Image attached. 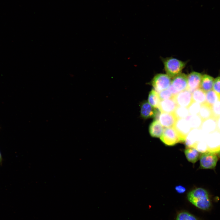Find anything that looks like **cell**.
Instances as JSON below:
<instances>
[{
  "mask_svg": "<svg viewBox=\"0 0 220 220\" xmlns=\"http://www.w3.org/2000/svg\"><path fill=\"white\" fill-rule=\"evenodd\" d=\"M187 198L193 205L201 210H207L211 207L208 193L203 188H197L190 191L187 194Z\"/></svg>",
  "mask_w": 220,
  "mask_h": 220,
  "instance_id": "1",
  "label": "cell"
},
{
  "mask_svg": "<svg viewBox=\"0 0 220 220\" xmlns=\"http://www.w3.org/2000/svg\"><path fill=\"white\" fill-rule=\"evenodd\" d=\"M166 74L170 78H174L181 73L186 63L173 57H167L162 60Z\"/></svg>",
  "mask_w": 220,
  "mask_h": 220,
  "instance_id": "2",
  "label": "cell"
},
{
  "mask_svg": "<svg viewBox=\"0 0 220 220\" xmlns=\"http://www.w3.org/2000/svg\"><path fill=\"white\" fill-rule=\"evenodd\" d=\"M168 89L174 96L188 89L187 75L184 73H181L173 78Z\"/></svg>",
  "mask_w": 220,
  "mask_h": 220,
  "instance_id": "3",
  "label": "cell"
},
{
  "mask_svg": "<svg viewBox=\"0 0 220 220\" xmlns=\"http://www.w3.org/2000/svg\"><path fill=\"white\" fill-rule=\"evenodd\" d=\"M160 138L164 144L168 146H173L178 143L183 142L173 127L165 128Z\"/></svg>",
  "mask_w": 220,
  "mask_h": 220,
  "instance_id": "4",
  "label": "cell"
},
{
  "mask_svg": "<svg viewBox=\"0 0 220 220\" xmlns=\"http://www.w3.org/2000/svg\"><path fill=\"white\" fill-rule=\"evenodd\" d=\"M171 78L167 74H156L152 79L151 84L157 92L168 89L171 83Z\"/></svg>",
  "mask_w": 220,
  "mask_h": 220,
  "instance_id": "5",
  "label": "cell"
},
{
  "mask_svg": "<svg viewBox=\"0 0 220 220\" xmlns=\"http://www.w3.org/2000/svg\"><path fill=\"white\" fill-rule=\"evenodd\" d=\"M199 159L200 167L203 169H214L218 160L216 154L210 152L200 154Z\"/></svg>",
  "mask_w": 220,
  "mask_h": 220,
  "instance_id": "6",
  "label": "cell"
},
{
  "mask_svg": "<svg viewBox=\"0 0 220 220\" xmlns=\"http://www.w3.org/2000/svg\"><path fill=\"white\" fill-rule=\"evenodd\" d=\"M173 127L183 142L192 129L186 119H177Z\"/></svg>",
  "mask_w": 220,
  "mask_h": 220,
  "instance_id": "7",
  "label": "cell"
},
{
  "mask_svg": "<svg viewBox=\"0 0 220 220\" xmlns=\"http://www.w3.org/2000/svg\"><path fill=\"white\" fill-rule=\"evenodd\" d=\"M173 98L178 106L188 108L193 102L192 92L188 89L174 95Z\"/></svg>",
  "mask_w": 220,
  "mask_h": 220,
  "instance_id": "8",
  "label": "cell"
},
{
  "mask_svg": "<svg viewBox=\"0 0 220 220\" xmlns=\"http://www.w3.org/2000/svg\"><path fill=\"white\" fill-rule=\"evenodd\" d=\"M203 75L200 73L193 72L187 75L188 89L192 92L200 88Z\"/></svg>",
  "mask_w": 220,
  "mask_h": 220,
  "instance_id": "9",
  "label": "cell"
},
{
  "mask_svg": "<svg viewBox=\"0 0 220 220\" xmlns=\"http://www.w3.org/2000/svg\"><path fill=\"white\" fill-rule=\"evenodd\" d=\"M140 112L141 117L144 119L155 117L158 112L156 108L146 101L141 103Z\"/></svg>",
  "mask_w": 220,
  "mask_h": 220,
  "instance_id": "10",
  "label": "cell"
},
{
  "mask_svg": "<svg viewBox=\"0 0 220 220\" xmlns=\"http://www.w3.org/2000/svg\"><path fill=\"white\" fill-rule=\"evenodd\" d=\"M161 112L158 120L161 124L165 128L173 127L177 119L174 113Z\"/></svg>",
  "mask_w": 220,
  "mask_h": 220,
  "instance_id": "11",
  "label": "cell"
},
{
  "mask_svg": "<svg viewBox=\"0 0 220 220\" xmlns=\"http://www.w3.org/2000/svg\"><path fill=\"white\" fill-rule=\"evenodd\" d=\"M178 105L173 98L160 101L158 108L161 112L173 113Z\"/></svg>",
  "mask_w": 220,
  "mask_h": 220,
  "instance_id": "12",
  "label": "cell"
},
{
  "mask_svg": "<svg viewBox=\"0 0 220 220\" xmlns=\"http://www.w3.org/2000/svg\"><path fill=\"white\" fill-rule=\"evenodd\" d=\"M200 129L205 134H209L216 131V119L212 117L203 121Z\"/></svg>",
  "mask_w": 220,
  "mask_h": 220,
  "instance_id": "13",
  "label": "cell"
},
{
  "mask_svg": "<svg viewBox=\"0 0 220 220\" xmlns=\"http://www.w3.org/2000/svg\"><path fill=\"white\" fill-rule=\"evenodd\" d=\"M164 129L158 120H155L149 125V133L152 137L160 138L163 134Z\"/></svg>",
  "mask_w": 220,
  "mask_h": 220,
  "instance_id": "14",
  "label": "cell"
},
{
  "mask_svg": "<svg viewBox=\"0 0 220 220\" xmlns=\"http://www.w3.org/2000/svg\"><path fill=\"white\" fill-rule=\"evenodd\" d=\"M184 153L187 160L194 163L200 158V152L194 147L187 146L184 150Z\"/></svg>",
  "mask_w": 220,
  "mask_h": 220,
  "instance_id": "15",
  "label": "cell"
},
{
  "mask_svg": "<svg viewBox=\"0 0 220 220\" xmlns=\"http://www.w3.org/2000/svg\"><path fill=\"white\" fill-rule=\"evenodd\" d=\"M214 79L207 74L203 75L200 88L206 92L212 90Z\"/></svg>",
  "mask_w": 220,
  "mask_h": 220,
  "instance_id": "16",
  "label": "cell"
},
{
  "mask_svg": "<svg viewBox=\"0 0 220 220\" xmlns=\"http://www.w3.org/2000/svg\"><path fill=\"white\" fill-rule=\"evenodd\" d=\"M198 115L203 121L212 117L211 106L206 102L201 104Z\"/></svg>",
  "mask_w": 220,
  "mask_h": 220,
  "instance_id": "17",
  "label": "cell"
},
{
  "mask_svg": "<svg viewBox=\"0 0 220 220\" xmlns=\"http://www.w3.org/2000/svg\"><path fill=\"white\" fill-rule=\"evenodd\" d=\"M185 119L192 129L200 128L203 120L198 115H189Z\"/></svg>",
  "mask_w": 220,
  "mask_h": 220,
  "instance_id": "18",
  "label": "cell"
},
{
  "mask_svg": "<svg viewBox=\"0 0 220 220\" xmlns=\"http://www.w3.org/2000/svg\"><path fill=\"white\" fill-rule=\"evenodd\" d=\"M193 101L198 103L201 105L206 102V93L199 88L192 92Z\"/></svg>",
  "mask_w": 220,
  "mask_h": 220,
  "instance_id": "19",
  "label": "cell"
},
{
  "mask_svg": "<svg viewBox=\"0 0 220 220\" xmlns=\"http://www.w3.org/2000/svg\"><path fill=\"white\" fill-rule=\"evenodd\" d=\"M206 93V103L212 106L216 102L220 100V95L213 89Z\"/></svg>",
  "mask_w": 220,
  "mask_h": 220,
  "instance_id": "20",
  "label": "cell"
},
{
  "mask_svg": "<svg viewBox=\"0 0 220 220\" xmlns=\"http://www.w3.org/2000/svg\"><path fill=\"white\" fill-rule=\"evenodd\" d=\"M158 92L155 90L152 89L150 92L148 97V101L152 106L158 108L160 101Z\"/></svg>",
  "mask_w": 220,
  "mask_h": 220,
  "instance_id": "21",
  "label": "cell"
},
{
  "mask_svg": "<svg viewBox=\"0 0 220 220\" xmlns=\"http://www.w3.org/2000/svg\"><path fill=\"white\" fill-rule=\"evenodd\" d=\"M174 113L177 119H185L189 115L188 108L179 106H177Z\"/></svg>",
  "mask_w": 220,
  "mask_h": 220,
  "instance_id": "22",
  "label": "cell"
},
{
  "mask_svg": "<svg viewBox=\"0 0 220 220\" xmlns=\"http://www.w3.org/2000/svg\"><path fill=\"white\" fill-rule=\"evenodd\" d=\"M176 220H198V219L191 214L186 211H183L179 213L178 215Z\"/></svg>",
  "mask_w": 220,
  "mask_h": 220,
  "instance_id": "23",
  "label": "cell"
},
{
  "mask_svg": "<svg viewBox=\"0 0 220 220\" xmlns=\"http://www.w3.org/2000/svg\"><path fill=\"white\" fill-rule=\"evenodd\" d=\"M201 105L200 104L193 101L188 108L189 115H198Z\"/></svg>",
  "mask_w": 220,
  "mask_h": 220,
  "instance_id": "24",
  "label": "cell"
},
{
  "mask_svg": "<svg viewBox=\"0 0 220 220\" xmlns=\"http://www.w3.org/2000/svg\"><path fill=\"white\" fill-rule=\"evenodd\" d=\"M212 117L216 119L220 116V100L211 106Z\"/></svg>",
  "mask_w": 220,
  "mask_h": 220,
  "instance_id": "25",
  "label": "cell"
},
{
  "mask_svg": "<svg viewBox=\"0 0 220 220\" xmlns=\"http://www.w3.org/2000/svg\"><path fill=\"white\" fill-rule=\"evenodd\" d=\"M160 100H167L172 98L174 95L167 89L158 92Z\"/></svg>",
  "mask_w": 220,
  "mask_h": 220,
  "instance_id": "26",
  "label": "cell"
},
{
  "mask_svg": "<svg viewBox=\"0 0 220 220\" xmlns=\"http://www.w3.org/2000/svg\"><path fill=\"white\" fill-rule=\"evenodd\" d=\"M212 89L220 95V76L214 79Z\"/></svg>",
  "mask_w": 220,
  "mask_h": 220,
  "instance_id": "27",
  "label": "cell"
},
{
  "mask_svg": "<svg viewBox=\"0 0 220 220\" xmlns=\"http://www.w3.org/2000/svg\"><path fill=\"white\" fill-rule=\"evenodd\" d=\"M175 189L176 192L179 193H185L186 190L185 187L181 185L176 186Z\"/></svg>",
  "mask_w": 220,
  "mask_h": 220,
  "instance_id": "28",
  "label": "cell"
},
{
  "mask_svg": "<svg viewBox=\"0 0 220 220\" xmlns=\"http://www.w3.org/2000/svg\"><path fill=\"white\" fill-rule=\"evenodd\" d=\"M217 130L220 132V116L216 119Z\"/></svg>",
  "mask_w": 220,
  "mask_h": 220,
  "instance_id": "29",
  "label": "cell"
},
{
  "mask_svg": "<svg viewBox=\"0 0 220 220\" xmlns=\"http://www.w3.org/2000/svg\"><path fill=\"white\" fill-rule=\"evenodd\" d=\"M2 157L1 153L0 151V165H2Z\"/></svg>",
  "mask_w": 220,
  "mask_h": 220,
  "instance_id": "30",
  "label": "cell"
},
{
  "mask_svg": "<svg viewBox=\"0 0 220 220\" xmlns=\"http://www.w3.org/2000/svg\"><path fill=\"white\" fill-rule=\"evenodd\" d=\"M218 155L220 157V151L219 152H218Z\"/></svg>",
  "mask_w": 220,
  "mask_h": 220,
  "instance_id": "31",
  "label": "cell"
}]
</instances>
